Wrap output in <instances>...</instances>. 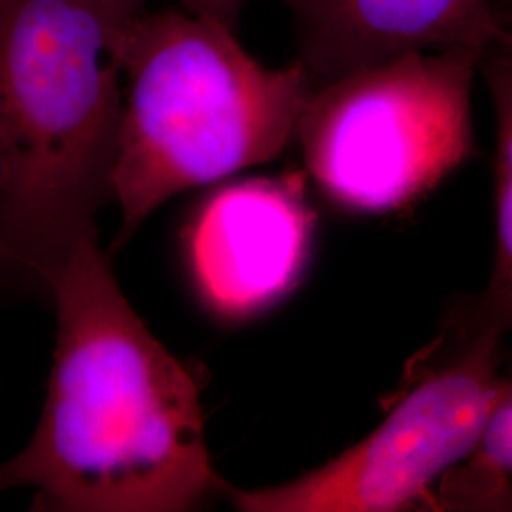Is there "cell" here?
I'll list each match as a JSON object with an SVG mask.
<instances>
[{
    "instance_id": "obj_1",
    "label": "cell",
    "mask_w": 512,
    "mask_h": 512,
    "mask_svg": "<svg viewBox=\"0 0 512 512\" xmlns=\"http://www.w3.org/2000/svg\"><path fill=\"white\" fill-rule=\"evenodd\" d=\"M48 291V397L27 446L0 463V492L33 490L35 511L181 512L224 490L196 380L131 308L97 239Z\"/></svg>"
},
{
    "instance_id": "obj_2",
    "label": "cell",
    "mask_w": 512,
    "mask_h": 512,
    "mask_svg": "<svg viewBox=\"0 0 512 512\" xmlns=\"http://www.w3.org/2000/svg\"><path fill=\"white\" fill-rule=\"evenodd\" d=\"M147 0H0V266L48 289L112 200L122 57Z\"/></svg>"
},
{
    "instance_id": "obj_3",
    "label": "cell",
    "mask_w": 512,
    "mask_h": 512,
    "mask_svg": "<svg viewBox=\"0 0 512 512\" xmlns=\"http://www.w3.org/2000/svg\"><path fill=\"white\" fill-rule=\"evenodd\" d=\"M315 86L300 61L268 67L215 19L181 6L143 10L122 57L118 245L173 196L281 156Z\"/></svg>"
},
{
    "instance_id": "obj_4",
    "label": "cell",
    "mask_w": 512,
    "mask_h": 512,
    "mask_svg": "<svg viewBox=\"0 0 512 512\" xmlns=\"http://www.w3.org/2000/svg\"><path fill=\"white\" fill-rule=\"evenodd\" d=\"M478 52H412L315 86L296 137L319 190L359 213L401 209L475 150Z\"/></svg>"
},
{
    "instance_id": "obj_5",
    "label": "cell",
    "mask_w": 512,
    "mask_h": 512,
    "mask_svg": "<svg viewBox=\"0 0 512 512\" xmlns=\"http://www.w3.org/2000/svg\"><path fill=\"white\" fill-rule=\"evenodd\" d=\"M509 380L505 336L454 306L366 439L291 482L228 495L245 512H389L433 503L437 482L475 454Z\"/></svg>"
},
{
    "instance_id": "obj_6",
    "label": "cell",
    "mask_w": 512,
    "mask_h": 512,
    "mask_svg": "<svg viewBox=\"0 0 512 512\" xmlns=\"http://www.w3.org/2000/svg\"><path fill=\"white\" fill-rule=\"evenodd\" d=\"M304 177H249L219 186L186 232L190 272L209 308L243 319L293 291L310 256L313 213Z\"/></svg>"
},
{
    "instance_id": "obj_7",
    "label": "cell",
    "mask_w": 512,
    "mask_h": 512,
    "mask_svg": "<svg viewBox=\"0 0 512 512\" xmlns=\"http://www.w3.org/2000/svg\"><path fill=\"white\" fill-rule=\"evenodd\" d=\"M317 84L412 52L482 54L503 31L495 0H279Z\"/></svg>"
},
{
    "instance_id": "obj_8",
    "label": "cell",
    "mask_w": 512,
    "mask_h": 512,
    "mask_svg": "<svg viewBox=\"0 0 512 512\" xmlns=\"http://www.w3.org/2000/svg\"><path fill=\"white\" fill-rule=\"evenodd\" d=\"M478 74L490 92L495 116V258L484 291L458 304L469 319L512 336V27L486 46Z\"/></svg>"
},
{
    "instance_id": "obj_9",
    "label": "cell",
    "mask_w": 512,
    "mask_h": 512,
    "mask_svg": "<svg viewBox=\"0 0 512 512\" xmlns=\"http://www.w3.org/2000/svg\"><path fill=\"white\" fill-rule=\"evenodd\" d=\"M471 471L490 480L512 476V374L507 389L484 431L475 454L465 463Z\"/></svg>"
},
{
    "instance_id": "obj_10",
    "label": "cell",
    "mask_w": 512,
    "mask_h": 512,
    "mask_svg": "<svg viewBox=\"0 0 512 512\" xmlns=\"http://www.w3.org/2000/svg\"><path fill=\"white\" fill-rule=\"evenodd\" d=\"M175 2L192 14L215 19L230 29H236L241 10L247 0H175Z\"/></svg>"
},
{
    "instance_id": "obj_11",
    "label": "cell",
    "mask_w": 512,
    "mask_h": 512,
    "mask_svg": "<svg viewBox=\"0 0 512 512\" xmlns=\"http://www.w3.org/2000/svg\"><path fill=\"white\" fill-rule=\"evenodd\" d=\"M503 27H512V0H495Z\"/></svg>"
}]
</instances>
